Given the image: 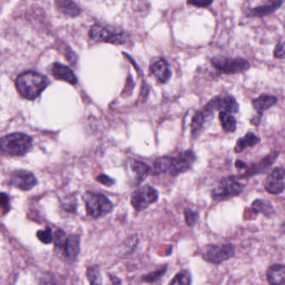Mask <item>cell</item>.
<instances>
[{
	"instance_id": "6da1fadb",
	"label": "cell",
	"mask_w": 285,
	"mask_h": 285,
	"mask_svg": "<svg viewBox=\"0 0 285 285\" xmlns=\"http://www.w3.org/2000/svg\"><path fill=\"white\" fill-rule=\"evenodd\" d=\"M49 83V80L44 74L28 70L17 77L15 86L17 91L23 99L33 100L40 96Z\"/></svg>"
},
{
	"instance_id": "7a4b0ae2",
	"label": "cell",
	"mask_w": 285,
	"mask_h": 285,
	"mask_svg": "<svg viewBox=\"0 0 285 285\" xmlns=\"http://www.w3.org/2000/svg\"><path fill=\"white\" fill-rule=\"evenodd\" d=\"M0 146L2 152L5 155L19 157L25 155L31 151L33 140L25 133H10L1 138Z\"/></svg>"
},
{
	"instance_id": "3957f363",
	"label": "cell",
	"mask_w": 285,
	"mask_h": 285,
	"mask_svg": "<svg viewBox=\"0 0 285 285\" xmlns=\"http://www.w3.org/2000/svg\"><path fill=\"white\" fill-rule=\"evenodd\" d=\"M88 215L94 218H102L109 214L113 209V204L102 193L86 192L83 195Z\"/></svg>"
},
{
	"instance_id": "277c9868",
	"label": "cell",
	"mask_w": 285,
	"mask_h": 285,
	"mask_svg": "<svg viewBox=\"0 0 285 285\" xmlns=\"http://www.w3.org/2000/svg\"><path fill=\"white\" fill-rule=\"evenodd\" d=\"M226 112L229 113L235 114L239 112V102L237 101L236 98L232 95H217L209 100L201 112L203 114L206 121L213 118L214 112Z\"/></svg>"
},
{
	"instance_id": "5b68a950",
	"label": "cell",
	"mask_w": 285,
	"mask_h": 285,
	"mask_svg": "<svg viewBox=\"0 0 285 285\" xmlns=\"http://www.w3.org/2000/svg\"><path fill=\"white\" fill-rule=\"evenodd\" d=\"M210 63L218 73L223 74H241L248 71L251 67L249 61L240 57L231 58L216 56L211 58Z\"/></svg>"
},
{
	"instance_id": "8992f818",
	"label": "cell",
	"mask_w": 285,
	"mask_h": 285,
	"mask_svg": "<svg viewBox=\"0 0 285 285\" xmlns=\"http://www.w3.org/2000/svg\"><path fill=\"white\" fill-rule=\"evenodd\" d=\"M89 35L93 40L110 44H123L126 42L125 33L114 26L95 24L89 31Z\"/></svg>"
},
{
	"instance_id": "52a82bcc",
	"label": "cell",
	"mask_w": 285,
	"mask_h": 285,
	"mask_svg": "<svg viewBox=\"0 0 285 285\" xmlns=\"http://www.w3.org/2000/svg\"><path fill=\"white\" fill-rule=\"evenodd\" d=\"M244 185L235 176L223 178L212 191V197L214 199H222L225 197H235L244 191Z\"/></svg>"
},
{
	"instance_id": "ba28073f",
	"label": "cell",
	"mask_w": 285,
	"mask_h": 285,
	"mask_svg": "<svg viewBox=\"0 0 285 285\" xmlns=\"http://www.w3.org/2000/svg\"><path fill=\"white\" fill-rule=\"evenodd\" d=\"M235 254V246L232 244H213L205 249L202 257L206 262L218 265L230 260Z\"/></svg>"
},
{
	"instance_id": "9c48e42d",
	"label": "cell",
	"mask_w": 285,
	"mask_h": 285,
	"mask_svg": "<svg viewBox=\"0 0 285 285\" xmlns=\"http://www.w3.org/2000/svg\"><path fill=\"white\" fill-rule=\"evenodd\" d=\"M159 197L158 191L151 186H143L135 191L131 197V204L137 211H143Z\"/></svg>"
},
{
	"instance_id": "30bf717a",
	"label": "cell",
	"mask_w": 285,
	"mask_h": 285,
	"mask_svg": "<svg viewBox=\"0 0 285 285\" xmlns=\"http://www.w3.org/2000/svg\"><path fill=\"white\" fill-rule=\"evenodd\" d=\"M197 161V156L193 150H186L178 155L172 158V164L170 167V174L173 176L190 171Z\"/></svg>"
},
{
	"instance_id": "8fae6325",
	"label": "cell",
	"mask_w": 285,
	"mask_h": 285,
	"mask_svg": "<svg viewBox=\"0 0 285 285\" xmlns=\"http://www.w3.org/2000/svg\"><path fill=\"white\" fill-rule=\"evenodd\" d=\"M10 184L21 191H30L38 184L35 174L26 170H15L10 174Z\"/></svg>"
},
{
	"instance_id": "7c38bea8",
	"label": "cell",
	"mask_w": 285,
	"mask_h": 285,
	"mask_svg": "<svg viewBox=\"0 0 285 285\" xmlns=\"http://www.w3.org/2000/svg\"><path fill=\"white\" fill-rule=\"evenodd\" d=\"M265 190L271 194H280L285 190V168H274L267 176L265 182Z\"/></svg>"
},
{
	"instance_id": "4fadbf2b",
	"label": "cell",
	"mask_w": 285,
	"mask_h": 285,
	"mask_svg": "<svg viewBox=\"0 0 285 285\" xmlns=\"http://www.w3.org/2000/svg\"><path fill=\"white\" fill-rule=\"evenodd\" d=\"M278 101V98L276 96L272 95H267V94H262L260 96H257V98L253 99L252 100V106H253L255 112H257V116L251 120V124L256 125V126L260 125L263 114L275 106Z\"/></svg>"
},
{
	"instance_id": "5bb4252c",
	"label": "cell",
	"mask_w": 285,
	"mask_h": 285,
	"mask_svg": "<svg viewBox=\"0 0 285 285\" xmlns=\"http://www.w3.org/2000/svg\"><path fill=\"white\" fill-rule=\"evenodd\" d=\"M279 155H280L279 151H271L268 155L265 156V158H263L260 162L253 163L251 166L248 167L245 173L240 176V177H242V178H249V177H253L256 175L264 173L275 163Z\"/></svg>"
},
{
	"instance_id": "9a60e30c",
	"label": "cell",
	"mask_w": 285,
	"mask_h": 285,
	"mask_svg": "<svg viewBox=\"0 0 285 285\" xmlns=\"http://www.w3.org/2000/svg\"><path fill=\"white\" fill-rule=\"evenodd\" d=\"M150 70L158 82L162 84L167 83L172 77V73L169 64L165 59H159L154 61L151 65Z\"/></svg>"
},
{
	"instance_id": "2e32d148",
	"label": "cell",
	"mask_w": 285,
	"mask_h": 285,
	"mask_svg": "<svg viewBox=\"0 0 285 285\" xmlns=\"http://www.w3.org/2000/svg\"><path fill=\"white\" fill-rule=\"evenodd\" d=\"M283 4V1L281 0H275V1L268 2L265 5L255 6L254 8L248 10V11L246 13V16L249 18H263V17L268 16L269 14L277 11L278 9H280Z\"/></svg>"
},
{
	"instance_id": "e0dca14e",
	"label": "cell",
	"mask_w": 285,
	"mask_h": 285,
	"mask_svg": "<svg viewBox=\"0 0 285 285\" xmlns=\"http://www.w3.org/2000/svg\"><path fill=\"white\" fill-rule=\"evenodd\" d=\"M51 72L56 79L64 81L71 85H75L78 82L76 75L73 70L61 63H55L51 68Z\"/></svg>"
},
{
	"instance_id": "ac0fdd59",
	"label": "cell",
	"mask_w": 285,
	"mask_h": 285,
	"mask_svg": "<svg viewBox=\"0 0 285 285\" xmlns=\"http://www.w3.org/2000/svg\"><path fill=\"white\" fill-rule=\"evenodd\" d=\"M63 255L69 261H74L81 251V238L79 235H73L68 237L67 241L63 247Z\"/></svg>"
},
{
	"instance_id": "d6986e66",
	"label": "cell",
	"mask_w": 285,
	"mask_h": 285,
	"mask_svg": "<svg viewBox=\"0 0 285 285\" xmlns=\"http://www.w3.org/2000/svg\"><path fill=\"white\" fill-rule=\"evenodd\" d=\"M266 277L270 285H285V265L276 264L269 267Z\"/></svg>"
},
{
	"instance_id": "ffe728a7",
	"label": "cell",
	"mask_w": 285,
	"mask_h": 285,
	"mask_svg": "<svg viewBox=\"0 0 285 285\" xmlns=\"http://www.w3.org/2000/svg\"><path fill=\"white\" fill-rule=\"evenodd\" d=\"M260 142H261V138L258 136H257L254 133L249 132V133H246L244 137H240L237 140L234 151L237 154H239L248 147L256 146L257 144L260 143Z\"/></svg>"
},
{
	"instance_id": "44dd1931",
	"label": "cell",
	"mask_w": 285,
	"mask_h": 285,
	"mask_svg": "<svg viewBox=\"0 0 285 285\" xmlns=\"http://www.w3.org/2000/svg\"><path fill=\"white\" fill-rule=\"evenodd\" d=\"M130 167L132 172L134 174V180L137 184H142L151 174V167L139 161H133V163H131Z\"/></svg>"
},
{
	"instance_id": "7402d4cb",
	"label": "cell",
	"mask_w": 285,
	"mask_h": 285,
	"mask_svg": "<svg viewBox=\"0 0 285 285\" xmlns=\"http://www.w3.org/2000/svg\"><path fill=\"white\" fill-rule=\"evenodd\" d=\"M56 8L59 11L69 17H76L81 14L79 6L73 1L66 0H58L56 2Z\"/></svg>"
},
{
	"instance_id": "603a6c76",
	"label": "cell",
	"mask_w": 285,
	"mask_h": 285,
	"mask_svg": "<svg viewBox=\"0 0 285 285\" xmlns=\"http://www.w3.org/2000/svg\"><path fill=\"white\" fill-rule=\"evenodd\" d=\"M218 119L225 133H234L237 130V120L232 113L220 112L218 114Z\"/></svg>"
},
{
	"instance_id": "cb8c5ba5",
	"label": "cell",
	"mask_w": 285,
	"mask_h": 285,
	"mask_svg": "<svg viewBox=\"0 0 285 285\" xmlns=\"http://www.w3.org/2000/svg\"><path fill=\"white\" fill-rule=\"evenodd\" d=\"M252 210L257 214H262L268 218L275 214V210L271 202L265 199H256L252 203Z\"/></svg>"
},
{
	"instance_id": "d4e9b609",
	"label": "cell",
	"mask_w": 285,
	"mask_h": 285,
	"mask_svg": "<svg viewBox=\"0 0 285 285\" xmlns=\"http://www.w3.org/2000/svg\"><path fill=\"white\" fill-rule=\"evenodd\" d=\"M206 121H208L205 118V116H203L202 112H201V110L197 111L195 113L193 120H192V123H191V134H192L193 138L196 139L199 137L202 130H203L204 125L206 124Z\"/></svg>"
},
{
	"instance_id": "484cf974",
	"label": "cell",
	"mask_w": 285,
	"mask_h": 285,
	"mask_svg": "<svg viewBox=\"0 0 285 285\" xmlns=\"http://www.w3.org/2000/svg\"><path fill=\"white\" fill-rule=\"evenodd\" d=\"M172 160V158L171 157H162L158 158L153 163L152 167H151V175H159L170 171Z\"/></svg>"
},
{
	"instance_id": "4316f807",
	"label": "cell",
	"mask_w": 285,
	"mask_h": 285,
	"mask_svg": "<svg viewBox=\"0 0 285 285\" xmlns=\"http://www.w3.org/2000/svg\"><path fill=\"white\" fill-rule=\"evenodd\" d=\"M86 276L91 285H102L100 267L97 265L89 267L86 270Z\"/></svg>"
},
{
	"instance_id": "83f0119b",
	"label": "cell",
	"mask_w": 285,
	"mask_h": 285,
	"mask_svg": "<svg viewBox=\"0 0 285 285\" xmlns=\"http://www.w3.org/2000/svg\"><path fill=\"white\" fill-rule=\"evenodd\" d=\"M192 275L188 270H182L174 277L169 285H191Z\"/></svg>"
},
{
	"instance_id": "f1b7e54d",
	"label": "cell",
	"mask_w": 285,
	"mask_h": 285,
	"mask_svg": "<svg viewBox=\"0 0 285 285\" xmlns=\"http://www.w3.org/2000/svg\"><path fill=\"white\" fill-rule=\"evenodd\" d=\"M37 238L43 244H51L54 240L52 229L49 227H46L44 229L39 230L37 232Z\"/></svg>"
},
{
	"instance_id": "f546056e",
	"label": "cell",
	"mask_w": 285,
	"mask_h": 285,
	"mask_svg": "<svg viewBox=\"0 0 285 285\" xmlns=\"http://www.w3.org/2000/svg\"><path fill=\"white\" fill-rule=\"evenodd\" d=\"M68 237L62 229L56 230L54 234V244L56 245V248L62 249L65 243L67 241Z\"/></svg>"
},
{
	"instance_id": "4dcf8cb0",
	"label": "cell",
	"mask_w": 285,
	"mask_h": 285,
	"mask_svg": "<svg viewBox=\"0 0 285 285\" xmlns=\"http://www.w3.org/2000/svg\"><path fill=\"white\" fill-rule=\"evenodd\" d=\"M184 217H185L186 223L189 227H194L199 218V214L197 212L193 211V209H186L184 211Z\"/></svg>"
},
{
	"instance_id": "1f68e13d",
	"label": "cell",
	"mask_w": 285,
	"mask_h": 285,
	"mask_svg": "<svg viewBox=\"0 0 285 285\" xmlns=\"http://www.w3.org/2000/svg\"><path fill=\"white\" fill-rule=\"evenodd\" d=\"M167 268H168L167 265H164V266L162 267V268L158 269V270L151 272L150 274H146V275L144 276L143 280L146 281V282H149V283L158 280L161 277H163V276L164 275L165 273L167 272Z\"/></svg>"
},
{
	"instance_id": "d6a6232c",
	"label": "cell",
	"mask_w": 285,
	"mask_h": 285,
	"mask_svg": "<svg viewBox=\"0 0 285 285\" xmlns=\"http://www.w3.org/2000/svg\"><path fill=\"white\" fill-rule=\"evenodd\" d=\"M0 204H1V209H2V215L5 216L10 210V197H9V195L6 194L5 193H1Z\"/></svg>"
},
{
	"instance_id": "836d02e7",
	"label": "cell",
	"mask_w": 285,
	"mask_h": 285,
	"mask_svg": "<svg viewBox=\"0 0 285 285\" xmlns=\"http://www.w3.org/2000/svg\"><path fill=\"white\" fill-rule=\"evenodd\" d=\"M274 57L277 60H284L285 59V41L280 42L276 44L274 49Z\"/></svg>"
},
{
	"instance_id": "e575fe53",
	"label": "cell",
	"mask_w": 285,
	"mask_h": 285,
	"mask_svg": "<svg viewBox=\"0 0 285 285\" xmlns=\"http://www.w3.org/2000/svg\"><path fill=\"white\" fill-rule=\"evenodd\" d=\"M187 4L197 8H208L214 4L213 0H192L188 1Z\"/></svg>"
},
{
	"instance_id": "d590c367",
	"label": "cell",
	"mask_w": 285,
	"mask_h": 285,
	"mask_svg": "<svg viewBox=\"0 0 285 285\" xmlns=\"http://www.w3.org/2000/svg\"><path fill=\"white\" fill-rule=\"evenodd\" d=\"M96 180H97V182H99L100 184H103V185L105 186H107V187H111V186L115 184V180H114V179L107 176V175H105V174H101L100 176H98L97 177H96Z\"/></svg>"
},
{
	"instance_id": "8d00e7d4",
	"label": "cell",
	"mask_w": 285,
	"mask_h": 285,
	"mask_svg": "<svg viewBox=\"0 0 285 285\" xmlns=\"http://www.w3.org/2000/svg\"><path fill=\"white\" fill-rule=\"evenodd\" d=\"M235 167L239 169H247L248 168V165L246 164L244 162L241 160H236L235 162Z\"/></svg>"
},
{
	"instance_id": "74e56055",
	"label": "cell",
	"mask_w": 285,
	"mask_h": 285,
	"mask_svg": "<svg viewBox=\"0 0 285 285\" xmlns=\"http://www.w3.org/2000/svg\"><path fill=\"white\" fill-rule=\"evenodd\" d=\"M282 227H283V229L285 231V223H283V225H282Z\"/></svg>"
}]
</instances>
